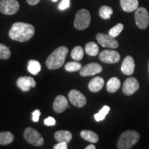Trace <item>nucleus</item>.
Wrapping results in <instances>:
<instances>
[{
    "label": "nucleus",
    "mask_w": 149,
    "mask_h": 149,
    "mask_svg": "<svg viewBox=\"0 0 149 149\" xmlns=\"http://www.w3.org/2000/svg\"><path fill=\"white\" fill-rule=\"evenodd\" d=\"M35 34V28L30 24L15 22L9 31V37L11 40L20 42H26L31 40Z\"/></svg>",
    "instance_id": "obj_1"
},
{
    "label": "nucleus",
    "mask_w": 149,
    "mask_h": 149,
    "mask_svg": "<svg viewBox=\"0 0 149 149\" xmlns=\"http://www.w3.org/2000/svg\"><path fill=\"white\" fill-rule=\"evenodd\" d=\"M68 53V48L66 46H60L56 48L48 57L46 65L50 70H55L61 68L64 64L65 59Z\"/></svg>",
    "instance_id": "obj_2"
},
{
    "label": "nucleus",
    "mask_w": 149,
    "mask_h": 149,
    "mask_svg": "<svg viewBox=\"0 0 149 149\" xmlns=\"http://www.w3.org/2000/svg\"><path fill=\"white\" fill-rule=\"evenodd\" d=\"M139 134L134 130H127L120 135L117 141L119 149H129L137 143L139 139Z\"/></svg>",
    "instance_id": "obj_3"
},
{
    "label": "nucleus",
    "mask_w": 149,
    "mask_h": 149,
    "mask_svg": "<svg viewBox=\"0 0 149 149\" xmlns=\"http://www.w3.org/2000/svg\"><path fill=\"white\" fill-rule=\"evenodd\" d=\"M91 19V14L88 10L86 9H81L75 15L74 21V27L79 31L86 29L90 25Z\"/></svg>",
    "instance_id": "obj_4"
},
{
    "label": "nucleus",
    "mask_w": 149,
    "mask_h": 149,
    "mask_svg": "<svg viewBox=\"0 0 149 149\" xmlns=\"http://www.w3.org/2000/svg\"><path fill=\"white\" fill-rule=\"evenodd\" d=\"M24 138L27 142L35 146H42L44 144V139L42 135L35 128L29 127L24 130Z\"/></svg>",
    "instance_id": "obj_5"
},
{
    "label": "nucleus",
    "mask_w": 149,
    "mask_h": 149,
    "mask_svg": "<svg viewBox=\"0 0 149 149\" xmlns=\"http://www.w3.org/2000/svg\"><path fill=\"white\" fill-rule=\"evenodd\" d=\"M19 9V3L17 0H1L0 12L6 15L15 14Z\"/></svg>",
    "instance_id": "obj_6"
},
{
    "label": "nucleus",
    "mask_w": 149,
    "mask_h": 149,
    "mask_svg": "<svg viewBox=\"0 0 149 149\" xmlns=\"http://www.w3.org/2000/svg\"><path fill=\"white\" fill-rule=\"evenodd\" d=\"M135 22L137 26L140 29H145L148 27L149 24V15L147 10L145 8L141 7L136 10Z\"/></svg>",
    "instance_id": "obj_7"
},
{
    "label": "nucleus",
    "mask_w": 149,
    "mask_h": 149,
    "mask_svg": "<svg viewBox=\"0 0 149 149\" xmlns=\"http://www.w3.org/2000/svg\"><path fill=\"white\" fill-rule=\"evenodd\" d=\"M96 39L102 46L106 48H116L118 47L119 44L114 37L111 35L104 34V33H97L96 35Z\"/></svg>",
    "instance_id": "obj_8"
},
{
    "label": "nucleus",
    "mask_w": 149,
    "mask_h": 149,
    "mask_svg": "<svg viewBox=\"0 0 149 149\" xmlns=\"http://www.w3.org/2000/svg\"><path fill=\"white\" fill-rule=\"evenodd\" d=\"M68 100L74 107L81 108L86 104L85 96L77 90H71L68 93Z\"/></svg>",
    "instance_id": "obj_9"
},
{
    "label": "nucleus",
    "mask_w": 149,
    "mask_h": 149,
    "mask_svg": "<svg viewBox=\"0 0 149 149\" xmlns=\"http://www.w3.org/2000/svg\"><path fill=\"white\" fill-rule=\"evenodd\" d=\"M100 59L107 64H115L120 60V55L117 51L113 50H104L99 55Z\"/></svg>",
    "instance_id": "obj_10"
},
{
    "label": "nucleus",
    "mask_w": 149,
    "mask_h": 149,
    "mask_svg": "<svg viewBox=\"0 0 149 149\" xmlns=\"http://www.w3.org/2000/svg\"><path fill=\"white\" fill-rule=\"evenodd\" d=\"M139 82L135 78L129 77L126 79L122 87L123 93L126 95H131L139 88Z\"/></svg>",
    "instance_id": "obj_11"
},
{
    "label": "nucleus",
    "mask_w": 149,
    "mask_h": 149,
    "mask_svg": "<svg viewBox=\"0 0 149 149\" xmlns=\"http://www.w3.org/2000/svg\"><path fill=\"white\" fill-rule=\"evenodd\" d=\"M102 71V66L97 63H90L80 70V75L82 77L91 76L100 73Z\"/></svg>",
    "instance_id": "obj_12"
},
{
    "label": "nucleus",
    "mask_w": 149,
    "mask_h": 149,
    "mask_svg": "<svg viewBox=\"0 0 149 149\" xmlns=\"http://www.w3.org/2000/svg\"><path fill=\"white\" fill-rule=\"evenodd\" d=\"M17 86L22 91L27 92L29 91L31 88H34L36 86V82L35 79L31 77H20L17 80Z\"/></svg>",
    "instance_id": "obj_13"
},
{
    "label": "nucleus",
    "mask_w": 149,
    "mask_h": 149,
    "mask_svg": "<svg viewBox=\"0 0 149 149\" xmlns=\"http://www.w3.org/2000/svg\"><path fill=\"white\" fill-rule=\"evenodd\" d=\"M135 61L131 56H127L123 61L121 70L123 73L126 75H130L134 72L135 70Z\"/></svg>",
    "instance_id": "obj_14"
},
{
    "label": "nucleus",
    "mask_w": 149,
    "mask_h": 149,
    "mask_svg": "<svg viewBox=\"0 0 149 149\" xmlns=\"http://www.w3.org/2000/svg\"><path fill=\"white\" fill-rule=\"evenodd\" d=\"M53 107L56 113H63L68 107V100L63 95L57 96L54 100Z\"/></svg>",
    "instance_id": "obj_15"
},
{
    "label": "nucleus",
    "mask_w": 149,
    "mask_h": 149,
    "mask_svg": "<svg viewBox=\"0 0 149 149\" xmlns=\"http://www.w3.org/2000/svg\"><path fill=\"white\" fill-rule=\"evenodd\" d=\"M104 85V80L101 77H95L91 80L88 84V88L91 92L96 93L101 91Z\"/></svg>",
    "instance_id": "obj_16"
},
{
    "label": "nucleus",
    "mask_w": 149,
    "mask_h": 149,
    "mask_svg": "<svg viewBox=\"0 0 149 149\" xmlns=\"http://www.w3.org/2000/svg\"><path fill=\"white\" fill-rule=\"evenodd\" d=\"M120 5L125 12L130 13L138 8V0H120Z\"/></svg>",
    "instance_id": "obj_17"
},
{
    "label": "nucleus",
    "mask_w": 149,
    "mask_h": 149,
    "mask_svg": "<svg viewBox=\"0 0 149 149\" xmlns=\"http://www.w3.org/2000/svg\"><path fill=\"white\" fill-rule=\"evenodd\" d=\"M55 139L57 141H58V142L59 141H66L67 143H69L72 139V134L68 130H58L55 133Z\"/></svg>",
    "instance_id": "obj_18"
},
{
    "label": "nucleus",
    "mask_w": 149,
    "mask_h": 149,
    "mask_svg": "<svg viewBox=\"0 0 149 149\" xmlns=\"http://www.w3.org/2000/svg\"><path fill=\"white\" fill-rule=\"evenodd\" d=\"M80 135L85 140L92 143H97L99 140L98 135L95 132L88 130H84L80 133Z\"/></svg>",
    "instance_id": "obj_19"
},
{
    "label": "nucleus",
    "mask_w": 149,
    "mask_h": 149,
    "mask_svg": "<svg viewBox=\"0 0 149 149\" xmlns=\"http://www.w3.org/2000/svg\"><path fill=\"white\" fill-rule=\"evenodd\" d=\"M121 82L117 77H112L109 80L107 85V91L109 93H115L120 88Z\"/></svg>",
    "instance_id": "obj_20"
},
{
    "label": "nucleus",
    "mask_w": 149,
    "mask_h": 149,
    "mask_svg": "<svg viewBox=\"0 0 149 149\" xmlns=\"http://www.w3.org/2000/svg\"><path fill=\"white\" fill-rule=\"evenodd\" d=\"M15 139V136L10 132L4 131L0 133V145L10 144Z\"/></svg>",
    "instance_id": "obj_21"
},
{
    "label": "nucleus",
    "mask_w": 149,
    "mask_h": 149,
    "mask_svg": "<svg viewBox=\"0 0 149 149\" xmlns=\"http://www.w3.org/2000/svg\"><path fill=\"white\" fill-rule=\"evenodd\" d=\"M41 68H42L41 64L38 61L34 60V59H31V60H30L29 61V63H28V70H29L30 73L34 74V75H36V74H37L40 72Z\"/></svg>",
    "instance_id": "obj_22"
},
{
    "label": "nucleus",
    "mask_w": 149,
    "mask_h": 149,
    "mask_svg": "<svg viewBox=\"0 0 149 149\" xmlns=\"http://www.w3.org/2000/svg\"><path fill=\"white\" fill-rule=\"evenodd\" d=\"M86 53L90 56H96L99 53V47L96 43L88 42L85 46Z\"/></svg>",
    "instance_id": "obj_23"
},
{
    "label": "nucleus",
    "mask_w": 149,
    "mask_h": 149,
    "mask_svg": "<svg viewBox=\"0 0 149 149\" xmlns=\"http://www.w3.org/2000/svg\"><path fill=\"white\" fill-rule=\"evenodd\" d=\"M113 13V9L108 6H102L99 10V15H100V17L104 19H109Z\"/></svg>",
    "instance_id": "obj_24"
},
{
    "label": "nucleus",
    "mask_w": 149,
    "mask_h": 149,
    "mask_svg": "<svg viewBox=\"0 0 149 149\" xmlns=\"http://www.w3.org/2000/svg\"><path fill=\"white\" fill-rule=\"evenodd\" d=\"M70 56L74 61H80L84 57V50L81 46H75L71 51Z\"/></svg>",
    "instance_id": "obj_25"
},
{
    "label": "nucleus",
    "mask_w": 149,
    "mask_h": 149,
    "mask_svg": "<svg viewBox=\"0 0 149 149\" xmlns=\"http://www.w3.org/2000/svg\"><path fill=\"white\" fill-rule=\"evenodd\" d=\"M110 110H111L110 109V107H108V106H104V107H103V108L99 111L98 113H96L94 115L95 119L97 122H100V121L104 120L108 113H109Z\"/></svg>",
    "instance_id": "obj_26"
},
{
    "label": "nucleus",
    "mask_w": 149,
    "mask_h": 149,
    "mask_svg": "<svg viewBox=\"0 0 149 149\" xmlns=\"http://www.w3.org/2000/svg\"><path fill=\"white\" fill-rule=\"evenodd\" d=\"M65 69L68 72H75L81 69V65L79 62L70 61L65 65Z\"/></svg>",
    "instance_id": "obj_27"
},
{
    "label": "nucleus",
    "mask_w": 149,
    "mask_h": 149,
    "mask_svg": "<svg viewBox=\"0 0 149 149\" xmlns=\"http://www.w3.org/2000/svg\"><path fill=\"white\" fill-rule=\"evenodd\" d=\"M123 29H124V25L122 24H117L116 26H115L114 27L110 29V31H109V35L115 38L122 33Z\"/></svg>",
    "instance_id": "obj_28"
},
{
    "label": "nucleus",
    "mask_w": 149,
    "mask_h": 149,
    "mask_svg": "<svg viewBox=\"0 0 149 149\" xmlns=\"http://www.w3.org/2000/svg\"><path fill=\"white\" fill-rule=\"evenodd\" d=\"M11 53L8 47L0 44V59H8L10 57Z\"/></svg>",
    "instance_id": "obj_29"
},
{
    "label": "nucleus",
    "mask_w": 149,
    "mask_h": 149,
    "mask_svg": "<svg viewBox=\"0 0 149 149\" xmlns=\"http://www.w3.org/2000/svg\"><path fill=\"white\" fill-rule=\"evenodd\" d=\"M70 0H61V1L58 6V8L60 10H64L70 7Z\"/></svg>",
    "instance_id": "obj_30"
},
{
    "label": "nucleus",
    "mask_w": 149,
    "mask_h": 149,
    "mask_svg": "<svg viewBox=\"0 0 149 149\" xmlns=\"http://www.w3.org/2000/svg\"><path fill=\"white\" fill-rule=\"evenodd\" d=\"M68 143L66 141H59L58 144H55L53 146L54 149H67L68 148Z\"/></svg>",
    "instance_id": "obj_31"
},
{
    "label": "nucleus",
    "mask_w": 149,
    "mask_h": 149,
    "mask_svg": "<svg viewBox=\"0 0 149 149\" xmlns=\"http://www.w3.org/2000/svg\"><path fill=\"white\" fill-rule=\"evenodd\" d=\"M41 115V112L40 110H35L32 113V119L34 122H37L39 121Z\"/></svg>",
    "instance_id": "obj_32"
},
{
    "label": "nucleus",
    "mask_w": 149,
    "mask_h": 149,
    "mask_svg": "<svg viewBox=\"0 0 149 149\" xmlns=\"http://www.w3.org/2000/svg\"><path fill=\"white\" fill-rule=\"evenodd\" d=\"M44 124L46 126H54L55 125L56 121L53 117H48V118H46L44 120Z\"/></svg>",
    "instance_id": "obj_33"
},
{
    "label": "nucleus",
    "mask_w": 149,
    "mask_h": 149,
    "mask_svg": "<svg viewBox=\"0 0 149 149\" xmlns=\"http://www.w3.org/2000/svg\"><path fill=\"white\" fill-rule=\"evenodd\" d=\"M41 0H27V2L29 3L30 5H37V3H40Z\"/></svg>",
    "instance_id": "obj_34"
},
{
    "label": "nucleus",
    "mask_w": 149,
    "mask_h": 149,
    "mask_svg": "<svg viewBox=\"0 0 149 149\" xmlns=\"http://www.w3.org/2000/svg\"><path fill=\"white\" fill-rule=\"evenodd\" d=\"M96 147L94 146L93 144H91V145H88V146L86 147V149H95Z\"/></svg>",
    "instance_id": "obj_35"
},
{
    "label": "nucleus",
    "mask_w": 149,
    "mask_h": 149,
    "mask_svg": "<svg viewBox=\"0 0 149 149\" xmlns=\"http://www.w3.org/2000/svg\"><path fill=\"white\" fill-rule=\"evenodd\" d=\"M52 1H54V2H56V1H58V0H52Z\"/></svg>",
    "instance_id": "obj_36"
}]
</instances>
